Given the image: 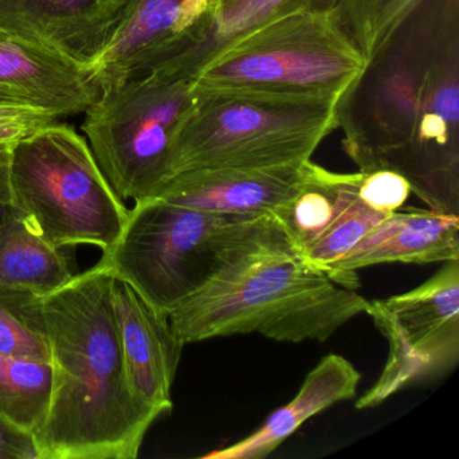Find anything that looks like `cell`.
<instances>
[{
	"label": "cell",
	"mask_w": 459,
	"mask_h": 459,
	"mask_svg": "<svg viewBox=\"0 0 459 459\" xmlns=\"http://www.w3.org/2000/svg\"><path fill=\"white\" fill-rule=\"evenodd\" d=\"M171 139V177L190 170L278 168L310 160L337 130L332 99L193 84Z\"/></svg>",
	"instance_id": "cell-4"
},
{
	"label": "cell",
	"mask_w": 459,
	"mask_h": 459,
	"mask_svg": "<svg viewBox=\"0 0 459 459\" xmlns=\"http://www.w3.org/2000/svg\"><path fill=\"white\" fill-rule=\"evenodd\" d=\"M308 160L278 168H224L171 177L155 197L209 213L273 216L305 184Z\"/></svg>",
	"instance_id": "cell-13"
},
{
	"label": "cell",
	"mask_w": 459,
	"mask_h": 459,
	"mask_svg": "<svg viewBox=\"0 0 459 459\" xmlns=\"http://www.w3.org/2000/svg\"><path fill=\"white\" fill-rule=\"evenodd\" d=\"M385 217L388 216L373 211L362 201L357 200L316 244L300 255V259L310 267L324 273L330 264L348 254Z\"/></svg>",
	"instance_id": "cell-23"
},
{
	"label": "cell",
	"mask_w": 459,
	"mask_h": 459,
	"mask_svg": "<svg viewBox=\"0 0 459 459\" xmlns=\"http://www.w3.org/2000/svg\"><path fill=\"white\" fill-rule=\"evenodd\" d=\"M459 260V216L432 209L394 212L370 230L348 254L324 271L354 290L357 271L388 263L429 264Z\"/></svg>",
	"instance_id": "cell-14"
},
{
	"label": "cell",
	"mask_w": 459,
	"mask_h": 459,
	"mask_svg": "<svg viewBox=\"0 0 459 459\" xmlns=\"http://www.w3.org/2000/svg\"><path fill=\"white\" fill-rule=\"evenodd\" d=\"M368 316L388 341L385 367L357 410L377 407L403 389L431 383L459 361V260L404 294L369 300Z\"/></svg>",
	"instance_id": "cell-9"
},
{
	"label": "cell",
	"mask_w": 459,
	"mask_h": 459,
	"mask_svg": "<svg viewBox=\"0 0 459 459\" xmlns=\"http://www.w3.org/2000/svg\"><path fill=\"white\" fill-rule=\"evenodd\" d=\"M41 297L0 287V356L50 361Z\"/></svg>",
	"instance_id": "cell-22"
},
{
	"label": "cell",
	"mask_w": 459,
	"mask_h": 459,
	"mask_svg": "<svg viewBox=\"0 0 459 459\" xmlns=\"http://www.w3.org/2000/svg\"><path fill=\"white\" fill-rule=\"evenodd\" d=\"M337 128L359 171L459 216V0H420L338 99Z\"/></svg>",
	"instance_id": "cell-1"
},
{
	"label": "cell",
	"mask_w": 459,
	"mask_h": 459,
	"mask_svg": "<svg viewBox=\"0 0 459 459\" xmlns=\"http://www.w3.org/2000/svg\"><path fill=\"white\" fill-rule=\"evenodd\" d=\"M361 171L338 174L308 160L299 192L273 212V219L298 255L316 244L359 200Z\"/></svg>",
	"instance_id": "cell-18"
},
{
	"label": "cell",
	"mask_w": 459,
	"mask_h": 459,
	"mask_svg": "<svg viewBox=\"0 0 459 459\" xmlns=\"http://www.w3.org/2000/svg\"><path fill=\"white\" fill-rule=\"evenodd\" d=\"M7 160H0V220L4 216L7 209L10 208V201H12Z\"/></svg>",
	"instance_id": "cell-28"
},
{
	"label": "cell",
	"mask_w": 459,
	"mask_h": 459,
	"mask_svg": "<svg viewBox=\"0 0 459 459\" xmlns=\"http://www.w3.org/2000/svg\"><path fill=\"white\" fill-rule=\"evenodd\" d=\"M74 273L63 249L39 235L12 208L0 220V287L45 295Z\"/></svg>",
	"instance_id": "cell-19"
},
{
	"label": "cell",
	"mask_w": 459,
	"mask_h": 459,
	"mask_svg": "<svg viewBox=\"0 0 459 459\" xmlns=\"http://www.w3.org/2000/svg\"><path fill=\"white\" fill-rule=\"evenodd\" d=\"M100 95L92 69L18 37L0 33V104L55 117L82 115Z\"/></svg>",
	"instance_id": "cell-12"
},
{
	"label": "cell",
	"mask_w": 459,
	"mask_h": 459,
	"mask_svg": "<svg viewBox=\"0 0 459 459\" xmlns=\"http://www.w3.org/2000/svg\"><path fill=\"white\" fill-rule=\"evenodd\" d=\"M57 122V117L28 107L0 104V138L20 141L23 136Z\"/></svg>",
	"instance_id": "cell-25"
},
{
	"label": "cell",
	"mask_w": 459,
	"mask_h": 459,
	"mask_svg": "<svg viewBox=\"0 0 459 459\" xmlns=\"http://www.w3.org/2000/svg\"><path fill=\"white\" fill-rule=\"evenodd\" d=\"M17 141H10V139L0 138V160H9L10 150L13 144Z\"/></svg>",
	"instance_id": "cell-29"
},
{
	"label": "cell",
	"mask_w": 459,
	"mask_h": 459,
	"mask_svg": "<svg viewBox=\"0 0 459 459\" xmlns=\"http://www.w3.org/2000/svg\"><path fill=\"white\" fill-rule=\"evenodd\" d=\"M209 4H211V0H187L186 6H185L184 18H182L181 33H184L187 28H190L206 12Z\"/></svg>",
	"instance_id": "cell-27"
},
{
	"label": "cell",
	"mask_w": 459,
	"mask_h": 459,
	"mask_svg": "<svg viewBox=\"0 0 459 459\" xmlns=\"http://www.w3.org/2000/svg\"><path fill=\"white\" fill-rule=\"evenodd\" d=\"M193 80L149 72L101 88L82 131L99 168L125 200L155 197L170 179L171 139L192 104Z\"/></svg>",
	"instance_id": "cell-8"
},
{
	"label": "cell",
	"mask_w": 459,
	"mask_h": 459,
	"mask_svg": "<svg viewBox=\"0 0 459 459\" xmlns=\"http://www.w3.org/2000/svg\"><path fill=\"white\" fill-rule=\"evenodd\" d=\"M187 0H133L130 13L92 71L100 90L149 74L181 33Z\"/></svg>",
	"instance_id": "cell-17"
},
{
	"label": "cell",
	"mask_w": 459,
	"mask_h": 459,
	"mask_svg": "<svg viewBox=\"0 0 459 459\" xmlns=\"http://www.w3.org/2000/svg\"><path fill=\"white\" fill-rule=\"evenodd\" d=\"M361 375L340 354L324 357L306 376L297 396L273 411L248 437L203 455L205 459H262L276 451L308 419L326 408L353 399Z\"/></svg>",
	"instance_id": "cell-16"
},
{
	"label": "cell",
	"mask_w": 459,
	"mask_h": 459,
	"mask_svg": "<svg viewBox=\"0 0 459 459\" xmlns=\"http://www.w3.org/2000/svg\"><path fill=\"white\" fill-rule=\"evenodd\" d=\"M271 216L209 213L160 197L135 201L100 262L160 316L204 289Z\"/></svg>",
	"instance_id": "cell-5"
},
{
	"label": "cell",
	"mask_w": 459,
	"mask_h": 459,
	"mask_svg": "<svg viewBox=\"0 0 459 459\" xmlns=\"http://www.w3.org/2000/svg\"><path fill=\"white\" fill-rule=\"evenodd\" d=\"M0 459H39L33 432L0 415Z\"/></svg>",
	"instance_id": "cell-26"
},
{
	"label": "cell",
	"mask_w": 459,
	"mask_h": 459,
	"mask_svg": "<svg viewBox=\"0 0 459 459\" xmlns=\"http://www.w3.org/2000/svg\"><path fill=\"white\" fill-rule=\"evenodd\" d=\"M133 0H0V33L92 69L125 23Z\"/></svg>",
	"instance_id": "cell-10"
},
{
	"label": "cell",
	"mask_w": 459,
	"mask_h": 459,
	"mask_svg": "<svg viewBox=\"0 0 459 459\" xmlns=\"http://www.w3.org/2000/svg\"><path fill=\"white\" fill-rule=\"evenodd\" d=\"M7 171L10 208L56 248L107 251L119 238L130 209L71 126L55 122L15 142Z\"/></svg>",
	"instance_id": "cell-6"
},
{
	"label": "cell",
	"mask_w": 459,
	"mask_h": 459,
	"mask_svg": "<svg viewBox=\"0 0 459 459\" xmlns=\"http://www.w3.org/2000/svg\"><path fill=\"white\" fill-rule=\"evenodd\" d=\"M235 0H211V4H209L208 10H217L221 9V7L227 6V4H232Z\"/></svg>",
	"instance_id": "cell-30"
},
{
	"label": "cell",
	"mask_w": 459,
	"mask_h": 459,
	"mask_svg": "<svg viewBox=\"0 0 459 459\" xmlns=\"http://www.w3.org/2000/svg\"><path fill=\"white\" fill-rule=\"evenodd\" d=\"M50 389V361L0 356V415L36 435L47 416Z\"/></svg>",
	"instance_id": "cell-20"
},
{
	"label": "cell",
	"mask_w": 459,
	"mask_h": 459,
	"mask_svg": "<svg viewBox=\"0 0 459 459\" xmlns=\"http://www.w3.org/2000/svg\"><path fill=\"white\" fill-rule=\"evenodd\" d=\"M112 303L128 388L135 402L158 419L173 408L171 386L185 343L174 334L168 316L117 278Z\"/></svg>",
	"instance_id": "cell-11"
},
{
	"label": "cell",
	"mask_w": 459,
	"mask_h": 459,
	"mask_svg": "<svg viewBox=\"0 0 459 459\" xmlns=\"http://www.w3.org/2000/svg\"><path fill=\"white\" fill-rule=\"evenodd\" d=\"M364 65L329 14L294 13L225 45L193 84L338 100Z\"/></svg>",
	"instance_id": "cell-7"
},
{
	"label": "cell",
	"mask_w": 459,
	"mask_h": 459,
	"mask_svg": "<svg viewBox=\"0 0 459 459\" xmlns=\"http://www.w3.org/2000/svg\"><path fill=\"white\" fill-rule=\"evenodd\" d=\"M419 4L420 0H338L329 15L367 63Z\"/></svg>",
	"instance_id": "cell-21"
},
{
	"label": "cell",
	"mask_w": 459,
	"mask_h": 459,
	"mask_svg": "<svg viewBox=\"0 0 459 459\" xmlns=\"http://www.w3.org/2000/svg\"><path fill=\"white\" fill-rule=\"evenodd\" d=\"M114 281L111 268L99 262L41 297L52 389L34 435L39 459H134L157 420L128 388Z\"/></svg>",
	"instance_id": "cell-2"
},
{
	"label": "cell",
	"mask_w": 459,
	"mask_h": 459,
	"mask_svg": "<svg viewBox=\"0 0 459 459\" xmlns=\"http://www.w3.org/2000/svg\"><path fill=\"white\" fill-rule=\"evenodd\" d=\"M411 193L412 192L407 179L389 169L361 171L357 190L359 201L385 216L400 211Z\"/></svg>",
	"instance_id": "cell-24"
},
{
	"label": "cell",
	"mask_w": 459,
	"mask_h": 459,
	"mask_svg": "<svg viewBox=\"0 0 459 459\" xmlns=\"http://www.w3.org/2000/svg\"><path fill=\"white\" fill-rule=\"evenodd\" d=\"M337 2L235 0L221 9L208 10L166 48L152 71L193 80L217 52L247 31L294 13L330 14Z\"/></svg>",
	"instance_id": "cell-15"
},
{
	"label": "cell",
	"mask_w": 459,
	"mask_h": 459,
	"mask_svg": "<svg viewBox=\"0 0 459 459\" xmlns=\"http://www.w3.org/2000/svg\"><path fill=\"white\" fill-rule=\"evenodd\" d=\"M369 300L306 264L273 216L254 240L169 322L186 343L259 333L279 342H324L367 313Z\"/></svg>",
	"instance_id": "cell-3"
}]
</instances>
